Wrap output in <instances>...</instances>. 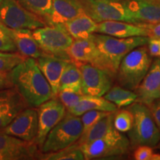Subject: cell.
<instances>
[{"instance_id": "34", "label": "cell", "mask_w": 160, "mask_h": 160, "mask_svg": "<svg viewBox=\"0 0 160 160\" xmlns=\"http://www.w3.org/2000/svg\"><path fill=\"white\" fill-rule=\"evenodd\" d=\"M153 153L151 147L148 145H140L136 149L133 157L137 160H150Z\"/></svg>"}, {"instance_id": "21", "label": "cell", "mask_w": 160, "mask_h": 160, "mask_svg": "<svg viewBox=\"0 0 160 160\" xmlns=\"http://www.w3.org/2000/svg\"><path fill=\"white\" fill-rule=\"evenodd\" d=\"M71 61L75 63L93 64L97 57V45L91 37L88 39H74L68 50Z\"/></svg>"}, {"instance_id": "39", "label": "cell", "mask_w": 160, "mask_h": 160, "mask_svg": "<svg viewBox=\"0 0 160 160\" xmlns=\"http://www.w3.org/2000/svg\"><path fill=\"white\" fill-rule=\"evenodd\" d=\"M150 160H160V154H158V153H153Z\"/></svg>"}, {"instance_id": "10", "label": "cell", "mask_w": 160, "mask_h": 160, "mask_svg": "<svg viewBox=\"0 0 160 160\" xmlns=\"http://www.w3.org/2000/svg\"><path fill=\"white\" fill-rule=\"evenodd\" d=\"M40 149L34 142H28L0 131V160L39 159Z\"/></svg>"}, {"instance_id": "32", "label": "cell", "mask_w": 160, "mask_h": 160, "mask_svg": "<svg viewBox=\"0 0 160 160\" xmlns=\"http://www.w3.org/2000/svg\"><path fill=\"white\" fill-rule=\"evenodd\" d=\"M19 53H13L9 57H0V72H10L15 66L25 59Z\"/></svg>"}, {"instance_id": "8", "label": "cell", "mask_w": 160, "mask_h": 160, "mask_svg": "<svg viewBox=\"0 0 160 160\" xmlns=\"http://www.w3.org/2000/svg\"><path fill=\"white\" fill-rule=\"evenodd\" d=\"M130 145L129 139L113 128L105 137L79 146L85 159H95L122 156Z\"/></svg>"}, {"instance_id": "15", "label": "cell", "mask_w": 160, "mask_h": 160, "mask_svg": "<svg viewBox=\"0 0 160 160\" xmlns=\"http://www.w3.org/2000/svg\"><path fill=\"white\" fill-rule=\"evenodd\" d=\"M136 102L148 105L160 98V59L151 63L147 74L136 90Z\"/></svg>"}, {"instance_id": "14", "label": "cell", "mask_w": 160, "mask_h": 160, "mask_svg": "<svg viewBox=\"0 0 160 160\" xmlns=\"http://www.w3.org/2000/svg\"><path fill=\"white\" fill-rule=\"evenodd\" d=\"M28 107L14 87L0 90V131L8 125L20 112Z\"/></svg>"}, {"instance_id": "29", "label": "cell", "mask_w": 160, "mask_h": 160, "mask_svg": "<svg viewBox=\"0 0 160 160\" xmlns=\"http://www.w3.org/2000/svg\"><path fill=\"white\" fill-rule=\"evenodd\" d=\"M133 123V115L128 109L119 111L113 118V127L121 133L128 132Z\"/></svg>"}, {"instance_id": "1", "label": "cell", "mask_w": 160, "mask_h": 160, "mask_svg": "<svg viewBox=\"0 0 160 160\" xmlns=\"http://www.w3.org/2000/svg\"><path fill=\"white\" fill-rule=\"evenodd\" d=\"M10 77L13 86L29 107L37 108L55 97L51 85L33 58H25L10 71Z\"/></svg>"}, {"instance_id": "19", "label": "cell", "mask_w": 160, "mask_h": 160, "mask_svg": "<svg viewBox=\"0 0 160 160\" xmlns=\"http://www.w3.org/2000/svg\"><path fill=\"white\" fill-rule=\"evenodd\" d=\"M84 13L79 0H53L51 12L45 20L47 25L65 24Z\"/></svg>"}, {"instance_id": "3", "label": "cell", "mask_w": 160, "mask_h": 160, "mask_svg": "<svg viewBox=\"0 0 160 160\" xmlns=\"http://www.w3.org/2000/svg\"><path fill=\"white\" fill-rule=\"evenodd\" d=\"M148 49L145 45L130 51L120 62L117 73L118 82L125 88L136 91L151 65Z\"/></svg>"}, {"instance_id": "38", "label": "cell", "mask_w": 160, "mask_h": 160, "mask_svg": "<svg viewBox=\"0 0 160 160\" xmlns=\"http://www.w3.org/2000/svg\"><path fill=\"white\" fill-rule=\"evenodd\" d=\"M149 31V37L152 38H160V22L154 24L147 25Z\"/></svg>"}, {"instance_id": "2", "label": "cell", "mask_w": 160, "mask_h": 160, "mask_svg": "<svg viewBox=\"0 0 160 160\" xmlns=\"http://www.w3.org/2000/svg\"><path fill=\"white\" fill-rule=\"evenodd\" d=\"M91 37L98 51L92 65L106 71L112 77L117 76L123 58L136 48L147 45L149 40L148 37L117 38L97 33H93Z\"/></svg>"}, {"instance_id": "24", "label": "cell", "mask_w": 160, "mask_h": 160, "mask_svg": "<svg viewBox=\"0 0 160 160\" xmlns=\"http://www.w3.org/2000/svg\"><path fill=\"white\" fill-rule=\"evenodd\" d=\"M114 112L110 113L107 117L99 120L87 131L82 133L80 139L78 140L77 144L79 145L91 142L96 139L102 138L112 131L113 127V118H114Z\"/></svg>"}, {"instance_id": "35", "label": "cell", "mask_w": 160, "mask_h": 160, "mask_svg": "<svg viewBox=\"0 0 160 160\" xmlns=\"http://www.w3.org/2000/svg\"><path fill=\"white\" fill-rule=\"evenodd\" d=\"M147 106L160 131V98L155 99L154 101H153Z\"/></svg>"}, {"instance_id": "22", "label": "cell", "mask_w": 160, "mask_h": 160, "mask_svg": "<svg viewBox=\"0 0 160 160\" xmlns=\"http://www.w3.org/2000/svg\"><path fill=\"white\" fill-rule=\"evenodd\" d=\"M117 108H118L114 104L106 99L105 97L84 94L79 103L68 111H69L72 114L79 117L85 112L92 110L111 113V112L117 111Z\"/></svg>"}, {"instance_id": "40", "label": "cell", "mask_w": 160, "mask_h": 160, "mask_svg": "<svg viewBox=\"0 0 160 160\" xmlns=\"http://www.w3.org/2000/svg\"><path fill=\"white\" fill-rule=\"evenodd\" d=\"M13 53H4V52H0V57H9L13 54Z\"/></svg>"}, {"instance_id": "27", "label": "cell", "mask_w": 160, "mask_h": 160, "mask_svg": "<svg viewBox=\"0 0 160 160\" xmlns=\"http://www.w3.org/2000/svg\"><path fill=\"white\" fill-rule=\"evenodd\" d=\"M39 159L45 160H84L82 151L78 144H73L61 151L40 154Z\"/></svg>"}, {"instance_id": "23", "label": "cell", "mask_w": 160, "mask_h": 160, "mask_svg": "<svg viewBox=\"0 0 160 160\" xmlns=\"http://www.w3.org/2000/svg\"><path fill=\"white\" fill-rule=\"evenodd\" d=\"M66 29L74 39H88L94 33L97 23L86 13H81L74 19L64 24Z\"/></svg>"}, {"instance_id": "9", "label": "cell", "mask_w": 160, "mask_h": 160, "mask_svg": "<svg viewBox=\"0 0 160 160\" xmlns=\"http://www.w3.org/2000/svg\"><path fill=\"white\" fill-rule=\"evenodd\" d=\"M0 23L11 29L31 31L47 25L43 19L26 10L18 0H0Z\"/></svg>"}, {"instance_id": "12", "label": "cell", "mask_w": 160, "mask_h": 160, "mask_svg": "<svg viewBox=\"0 0 160 160\" xmlns=\"http://www.w3.org/2000/svg\"><path fill=\"white\" fill-rule=\"evenodd\" d=\"M75 64L81 71L83 94L102 97L111 88L113 77L107 72L89 63Z\"/></svg>"}, {"instance_id": "36", "label": "cell", "mask_w": 160, "mask_h": 160, "mask_svg": "<svg viewBox=\"0 0 160 160\" xmlns=\"http://www.w3.org/2000/svg\"><path fill=\"white\" fill-rule=\"evenodd\" d=\"M148 51L150 55L152 57H160V38L149 37Z\"/></svg>"}, {"instance_id": "37", "label": "cell", "mask_w": 160, "mask_h": 160, "mask_svg": "<svg viewBox=\"0 0 160 160\" xmlns=\"http://www.w3.org/2000/svg\"><path fill=\"white\" fill-rule=\"evenodd\" d=\"M13 87L12 84L10 72H0V90Z\"/></svg>"}, {"instance_id": "16", "label": "cell", "mask_w": 160, "mask_h": 160, "mask_svg": "<svg viewBox=\"0 0 160 160\" xmlns=\"http://www.w3.org/2000/svg\"><path fill=\"white\" fill-rule=\"evenodd\" d=\"M148 23L138 25L122 21H105L97 23L95 33L109 35L117 38L148 37Z\"/></svg>"}, {"instance_id": "17", "label": "cell", "mask_w": 160, "mask_h": 160, "mask_svg": "<svg viewBox=\"0 0 160 160\" xmlns=\"http://www.w3.org/2000/svg\"><path fill=\"white\" fill-rule=\"evenodd\" d=\"M1 25L5 32L11 38L17 48L18 53L23 57L37 59L45 54L30 29H11Z\"/></svg>"}, {"instance_id": "4", "label": "cell", "mask_w": 160, "mask_h": 160, "mask_svg": "<svg viewBox=\"0 0 160 160\" xmlns=\"http://www.w3.org/2000/svg\"><path fill=\"white\" fill-rule=\"evenodd\" d=\"M128 109L133 115V123L128 132L132 146L148 145L153 147L160 141V131L148 106L135 102Z\"/></svg>"}, {"instance_id": "20", "label": "cell", "mask_w": 160, "mask_h": 160, "mask_svg": "<svg viewBox=\"0 0 160 160\" xmlns=\"http://www.w3.org/2000/svg\"><path fill=\"white\" fill-rule=\"evenodd\" d=\"M135 19L142 23L160 22V0H124Z\"/></svg>"}, {"instance_id": "7", "label": "cell", "mask_w": 160, "mask_h": 160, "mask_svg": "<svg viewBox=\"0 0 160 160\" xmlns=\"http://www.w3.org/2000/svg\"><path fill=\"white\" fill-rule=\"evenodd\" d=\"M83 11L97 23L105 21H122L142 25L133 17L124 0H79Z\"/></svg>"}, {"instance_id": "28", "label": "cell", "mask_w": 160, "mask_h": 160, "mask_svg": "<svg viewBox=\"0 0 160 160\" xmlns=\"http://www.w3.org/2000/svg\"><path fill=\"white\" fill-rule=\"evenodd\" d=\"M28 11L44 20L48 17L51 12L53 0H18Z\"/></svg>"}, {"instance_id": "18", "label": "cell", "mask_w": 160, "mask_h": 160, "mask_svg": "<svg viewBox=\"0 0 160 160\" xmlns=\"http://www.w3.org/2000/svg\"><path fill=\"white\" fill-rule=\"evenodd\" d=\"M36 61L40 71L51 85L55 97H57L59 93V82L65 66L71 61L46 53L36 59Z\"/></svg>"}, {"instance_id": "5", "label": "cell", "mask_w": 160, "mask_h": 160, "mask_svg": "<svg viewBox=\"0 0 160 160\" xmlns=\"http://www.w3.org/2000/svg\"><path fill=\"white\" fill-rule=\"evenodd\" d=\"M82 133L81 118L67 111L65 117L49 132L40 151L48 153L65 149L77 142Z\"/></svg>"}, {"instance_id": "6", "label": "cell", "mask_w": 160, "mask_h": 160, "mask_svg": "<svg viewBox=\"0 0 160 160\" xmlns=\"http://www.w3.org/2000/svg\"><path fill=\"white\" fill-rule=\"evenodd\" d=\"M32 32L44 53L71 61L68 50L74 39L67 31L64 24L45 25Z\"/></svg>"}, {"instance_id": "26", "label": "cell", "mask_w": 160, "mask_h": 160, "mask_svg": "<svg viewBox=\"0 0 160 160\" xmlns=\"http://www.w3.org/2000/svg\"><path fill=\"white\" fill-rule=\"evenodd\" d=\"M104 96L106 99L113 102L117 108L131 105L135 102L137 98V93L122 86L111 87V88Z\"/></svg>"}, {"instance_id": "33", "label": "cell", "mask_w": 160, "mask_h": 160, "mask_svg": "<svg viewBox=\"0 0 160 160\" xmlns=\"http://www.w3.org/2000/svg\"><path fill=\"white\" fill-rule=\"evenodd\" d=\"M0 52L4 53H17V48L14 42L0 25Z\"/></svg>"}, {"instance_id": "41", "label": "cell", "mask_w": 160, "mask_h": 160, "mask_svg": "<svg viewBox=\"0 0 160 160\" xmlns=\"http://www.w3.org/2000/svg\"><path fill=\"white\" fill-rule=\"evenodd\" d=\"M159 149H160V145H159Z\"/></svg>"}, {"instance_id": "30", "label": "cell", "mask_w": 160, "mask_h": 160, "mask_svg": "<svg viewBox=\"0 0 160 160\" xmlns=\"http://www.w3.org/2000/svg\"><path fill=\"white\" fill-rule=\"evenodd\" d=\"M83 95L82 93H78L68 90H62L59 91L57 97L65 105L67 111H68L79 103Z\"/></svg>"}, {"instance_id": "13", "label": "cell", "mask_w": 160, "mask_h": 160, "mask_svg": "<svg viewBox=\"0 0 160 160\" xmlns=\"http://www.w3.org/2000/svg\"><path fill=\"white\" fill-rule=\"evenodd\" d=\"M39 129L37 110L28 107L21 111L5 128L1 130L7 134L28 142H34Z\"/></svg>"}, {"instance_id": "31", "label": "cell", "mask_w": 160, "mask_h": 160, "mask_svg": "<svg viewBox=\"0 0 160 160\" xmlns=\"http://www.w3.org/2000/svg\"><path fill=\"white\" fill-rule=\"evenodd\" d=\"M109 113V112L97 111V110H92V111H87L83 113L82 117L81 118L82 122L83 125V133L89 130L99 120L107 117Z\"/></svg>"}, {"instance_id": "11", "label": "cell", "mask_w": 160, "mask_h": 160, "mask_svg": "<svg viewBox=\"0 0 160 160\" xmlns=\"http://www.w3.org/2000/svg\"><path fill=\"white\" fill-rule=\"evenodd\" d=\"M39 129L35 142L41 149L49 132L65 117L66 108L57 97H53L37 108Z\"/></svg>"}, {"instance_id": "25", "label": "cell", "mask_w": 160, "mask_h": 160, "mask_svg": "<svg viewBox=\"0 0 160 160\" xmlns=\"http://www.w3.org/2000/svg\"><path fill=\"white\" fill-rule=\"evenodd\" d=\"M62 90L82 93L81 71L79 67L72 61L69 62L65 66L60 79L59 91Z\"/></svg>"}]
</instances>
